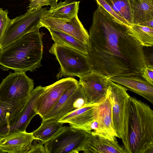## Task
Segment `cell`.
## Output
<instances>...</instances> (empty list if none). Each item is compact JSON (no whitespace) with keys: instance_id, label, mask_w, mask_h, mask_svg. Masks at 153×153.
<instances>
[{"instance_id":"obj_15","label":"cell","mask_w":153,"mask_h":153,"mask_svg":"<svg viewBox=\"0 0 153 153\" xmlns=\"http://www.w3.org/2000/svg\"><path fill=\"white\" fill-rule=\"evenodd\" d=\"M85 153H126L117 141H113L98 135L88 133L78 152Z\"/></svg>"},{"instance_id":"obj_10","label":"cell","mask_w":153,"mask_h":153,"mask_svg":"<svg viewBox=\"0 0 153 153\" xmlns=\"http://www.w3.org/2000/svg\"><path fill=\"white\" fill-rule=\"evenodd\" d=\"M88 104L83 89L79 83L66 91L42 121L58 120L66 114Z\"/></svg>"},{"instance_id":"obj_1","label":"cell","mask_w":153,"mask_h":153,"mask_svg":"<svg viewBox=\"0 0 153 153\" xmlns=\"http://www.w3.org/2000/svg\"><path fill=\"white\" fill-rule=\"evenodd\" d=\"M129 29L97 5L89 28L86 55L92 71L109 78L141 76L147 66L143 46L131 35Z\"/></svg>"},{"instance_id":"obj_31","label":"cell","mask_w":153,"mask_h":153,"mask_svg":"<svg viewBox=\"0 0 153 153\" xmlns=\"http://www.w3.org/2000/svg\"><path fill=\"white\" fill-rule=\"evenodd\" d=\"M153 148H151L149 149L146 152V153H153Z\"/></svg>"},{"instance_id":"obj_12","label":"cell","mask_w":153,"mask_h":153,"mask_svg":"<svg viewBox=\"0 0 153 153\" xmlns=\"http://www.w3.org/2000/svg\"><path fill=\"white\" fill-rule=\"evenodd\" d=\"M44 15L40 20L42 27L62 32L75 38L88 46V33L79 20L78 15L69 19H61Z\"/></svg>"},{"instance_id":"obj_14","label":"cell","mask_w":153,"mask_h":153,"mask_svg":"<svg viewBox=\"0 0 153 153\" xmlns=\"http://www.w3.org/2000/svg\"><path fill=\"white\" fill-rule=\"evenodd\" d=\"M93 119L98 124L97 135L111 140H117L118 136L112 123L111 103L107 94L101 101L94 104Z\"/></svg>"},{"instance_id":"obj_8","label":"cell","mask_w":153,"mask_h":153,"mask_svg":"<svg viewBox=\"0 0 153 153\" xmlns=\"http://www.w3.org/2000/svg\"><path fill=\"white\" fill-rule=\"evenodd\" d=\"M34 89L33 79L25 72H10L0 84V101L13 105L28 96Z\"/></svg>"},{"instance_id":"obj_26","label":"cell","mask_w":153,"mask_h":153,"mask_svg":"<svg viewBox=\"0 0 153 153\" xmlns=\"http://www.w3.org/2000/svg\"><path fill=\"white\" fill-rule=\"evenodd\" d=\"M7 10L0 8V45L10 20Z\"/></svg>"},{"instance_id":"obj_5","label":"cell","mask_w":153,"mask_h":153,"mask_svg":"<svg viewBox=\"0 0 153 153\" xmlns=\"http://www.w3.org/2000/svg\"><path fill=\"white\" fill-rule=\"evenodd\" d=\"M127 90L125 87L111 80L107 92L111 103L114 128L118 138L122 140L126 153L129 152L128 127L130 97Z\"/></svg>"},{"instance_id":"obj_20","label":"cell","mask_w":153,"mask_h":153,"mask_svg":"<svg viewBox=\"0 0 153 153\" xmlns=\"http://www.w3.org/2000/svg\"><path fill=\"white\" fill-rule=\"evenodd\" d=\"M132 25L153 19V0H128Z\"/></svg>"},{"instance_id":"obj_32","label":"cell","mask_w":153,"mask_h":153,"mask_svg":"<svg viewBox=\"0 0 153 153\" xmlns=\"http://www.w3.org/2000/svg\"><path fill=\"white\" fill-rule=\"evenodd\" d=\"M76 0H65V1L67 2H70L76 1Z\"/></svg>"},{"instance_id":"obj_23","label":"cell","mask_w":153,"mask_h":153,"mask_svg":"<svg viewBox=\"0 0 153 153\" xmlns=\"http://www.w3.org/2000/svg\"><path fill=\"white\" fill-rule=\"evenodd\" d=\"M62 123L56 120L42 121L40 126L32 132L35 139L44 143L54 137L62 129Z\"/></svg>"},{"instance_id":"obj_9","label":"cell","mask_w":153,"mask_h":153,"mask_svg":"<svg viewBox=\"0 0 153 153\" xmlns=\"http://www.w3.org/2000/svg\"><path fill=\"white\" fill-rule=\"evenodd\" d=\"M89 133L70 126H64L57 134L44 143L46 153H78Z\"/></svg>"},{"instance_id":"obj_25","label":"cell","mask_w":153,"mask_h":153,"mask_svg":"<svg viewBox=\"0 0 153 153\" xmlns=\"http://www.w3.org/2000/svg\"><path fill=\"white\" fill-rule=\"evenodd\" d=\"M27 12H30L42 8L45 5H50V8H55L58 4V0H29Z\"/></svg>"},{"instance_id":"obj_7","label":"cell","mask_w":153,"mask_h":153,"mask_svg":"<svg viewBox=\"0 0 153 153\" xmlns=\"http://www.w3.org/2000/svg\"><path fill=\"white\" fill-rule=\"evenodd\" d=\"M47 10L41 8L10 19L0 45V49L28 33L42 27L40 20Z\"/></svg>"},{"instance_id":"obj_2","label":"cell","mask_w":153,"mask_h":153,"mask_svg":"<svg viewBox=\"0 0 153 153\" xmlns=\"http://www.w3.org/2000/svg\"><path fill=\"white\" fill-rule=\"evenodd\" d=\"M43 53L39 30L28 33L0 49V68L4 71H34L41 66Z\"/></svg>"},{"instance_id":"obj_28","label":"cell","mask_w":153,"mask_h":153,"mask_svg":"<svg viewBox=\"0 0 153 153\" xmlns=\"http://www.w3.org/2000/svg\"><path fill=\"white\" fill-rule=\"evenodd\" d=\"M141 77L150 84L153 85V66L147 65L143 70Z\"/></svg>"},{"instance_id":"obj_11","label":"cell","mask_w":153,"mask_h":153,"mask_svg":"<svg viewBox=\"0 0 153 153\" xmlns=\"http://www.w3.org/2000/svg\"><path fill=\"white\" fill-rule=\"evenodd\" d=\"M78 83L79 81L74 78L67 77L44 87L37 102L38 114L42 119L53 108L66 91Z\"/></svg>"},{"instance_id":"obj_27","label":"cell","mask_w":153,"mask_h":153,"mask_svg":"<svg viewBox=\"0 0 153 153\" xmlns=\"http://www.w3.org/2000/svg\"><path fill=\"white\" fill-rule=\"evenodd\" d=\"M46 153L44 143L39 140L34 139L27 153Z\"/></svg>"},{"instance_id":"obj_24","label":"cell","mask_w":153,"mask_h":153,"mask_svg":"<svg viewBox=\"0 0 153 153\" xmlns=\"http://www.w3.org/2000/svg\"><path fill=\"white\" fill-rule=\"evenodd\" d=\"M129 30L131 35L142 46H153V27L139 25H134L129 27Z\"/></svg>"},{"instance_id":"obj_33","label":"cell","mask_w":153,"mask_h":153,"mask_svg":"<svg viewBox=\"0 0 153 153\" xmlns=\"http://www.w3.org/2000/svg\"><path fill=\"white\" fill-rule=\"evenodd\" d=\"M0 153H6L1 148L0 146Z\"/></svg>"},{"instance_id":"obj_30","label":"cell","mask_w":153,"mask_h":153,"mask_svg":"<svg viewBox=\"0 0 153 153\" xmlns=\"http://www.w3.org/2000/svg\"><path fill=\"white\" fill-rule=\"evenodd\" d=\"M139 25L153 28V19L141 23Z\"/></svg>"},{"instance_id":"obj_3","label":"cell","mask_w":153,"mask_h":153,"mask_svg":"<svg viewBox=\"0 0 153 153\" xmlns=\"http://www.w3.org/2000/svg\"><path fill=\"white\" fill-rule=\"evenodd\" d=\"M128 133V153H146L153 148V111L135 97L129 99Z\"/></svg>"},{"instance_id":"obj_4","label":"cell","mask_w":153,"mask_h":153,"mask_svg":"<svg viewBox=\"0 0 153 153\" xmlns=\"http://www.w3.org/2000/svg\"><path fill=\"white\" fill-rule=\"evenodd\" d=\"M44 88L38 86L28 96L13 104L8 111L6 122L0 124V137L26 131L31 120L38 114L37 102Z\"/></svg>"},{"instance_id":"obj_16","label":"cell","mask_w":153,"mask_h":153,"mask_svg":"<svg viewBox=\"0 0 153 153\" xmlns=\"http://www.w3.org/2000/svg\"><path fill=\"white\" fill-rule=\"evenodd\" d=\"M34 139L32 132L19 131L0 137V146L6 153H27Z\"/></svg>"},{"instance_id":"obj_18","label":"cell","mask_w":153,"mask_h":153,"mask_svg":"<svg viewBox=\"0 0 153 153\" xmlns=\"http://www.w3.org/2000/svg\"><path fill=\"white\" fill-rule=\"evenodd\" d=\"M97 5L106 10L117 22L128 27L132 25L128 0H95Z\"/></svg>"},{"instance_id":"obj_19","label":"cell","mask_w":153,"mask_h":153,"mask_svg":"<svg viewBox=\"0 0 153 153\" xmlns=\"http://www.w3.org/2000/svg\"><path fill=\"white\" fill-rule=\"evenodd\" d=\"M94 104L88 105L77 109L66 114L58 121L62 124L68 123L72 127L88 133L90 125L94 121Z\"/></svg>"},{"instance_id":"obj_29","label":"cell","mask_w":153,"mask_h":153,"mask_svg":"<svg viewBox=\"0 0 153 153\" xmlns=\"http://www.w3.org/2000/svg\"><path fill=\"white\" fill-rule=\"evenodd\" d=\"M0 101V124L6 122V117L10 108L13 105Z\"/></svg>"},{"instance_id":"obj_17","label":"cell","mask_w":153,"mask_h":153,"mask_svg":"<svg viewBox=\"0 0 153 153\" xmlns=\"http://www.w3.org/2000/svg\"><path fill=\"white\" fill-rule=\"evenodd\" d=\"M112 81L123 85L129 90L144 97L153 103V85L141 76H116L110 78Z\"/></svg>"},{"instance_id":"obj_22","label":"cell","mask_w":153,"mask_h":153,"mask_svg":"<svg viewBox=\"0 0 153 153\" xmlns=\"http://www.w3.org/2000/svg\"><path fill=\"white\" fill-rule=\"evenodd\" d=\"M80 1L67 2L61 1L54 8L47 10L44 16L63 19H69L77 15Z\"/></svg>"},{"instance_id":"obj_21","label":"cell","mask_w":153,"mask_h":153,"mask_svg":"<svg viewBox=\"0 0 153 153\" xmlns=\"http://www.w3.org/2000/svg\"><path fill=\"white\" fill-rule=\"evenodd\" d=\"M54 43L79 51L85 55L88 53V46L75 38L59 30L48 29Z\"/></svg>"},{"instance_id":"obj_13","label":"cell","mask_w":153,"mask_h":153,"mask_svg":"<svg viewBox=\"0 0 153 153\" xmlns=\"http://www.w3.org/2000/svg\"><path fill=\"white\" fill-rule=\"evenodd\" d=\"M79 77L88 105L97 103L106 95L110 78L92 71Z\"/></svg>"},{"instance_id":"obj_6","label":"cell","mask_w":153,"mask_h":153,"mask_svg":"<svg viewBox=\"0 0 153 153\" xmlns=\"http://www.w3.org/2000/svg\"><path fill=\"white\" fill-rule=\"evenodd\" d=\"M59 62L57 79L62 77L78 76L92 71V65L86 56L75 49L54 43L49 50Z\"/></svg>"}]
</instances>
